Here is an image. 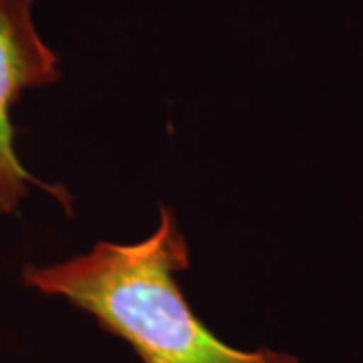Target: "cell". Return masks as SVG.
I'll list each match as a JSON object with an SVG mask.
<instances>
[{
	"instance_id": "1",
	"label": "cell",
	"mask_w": 363,
	"mask_h": 363,
	"mask_svg": "<svg viewBox=\"0 0 363 363\" xmlns=\"http://www.w3.org/2000/svg\"><path fill=\"white\" fill-rule=\"evenodd\" d=\"M188 240L162 206L160 224L140 242H97L73 259L23 269V283L63 297L95 317L101 329L130 343L143 363H298L281 351L226 345L192 311L178 272L188 271Z\"/></svg>"
},
{
	"instance_id": "2",
	"label": "cell",
	"mask_w": 363,
	"mask_h": 363,
	"mask_svg": "<svg viewBox=\"0 0 363 363\" xmlns=\"http://www.w3.org/2000/svg\"><path fill=\"white\" fill-rule=\"evenodd\" d=\"M30 9L33 0H0V214L16 212L28 186H39L69 208L65 190L37 180L14 150V101L23 91L52 85L61 77L59 55L40 39Z\"/></svg>"
}]
</instances>
